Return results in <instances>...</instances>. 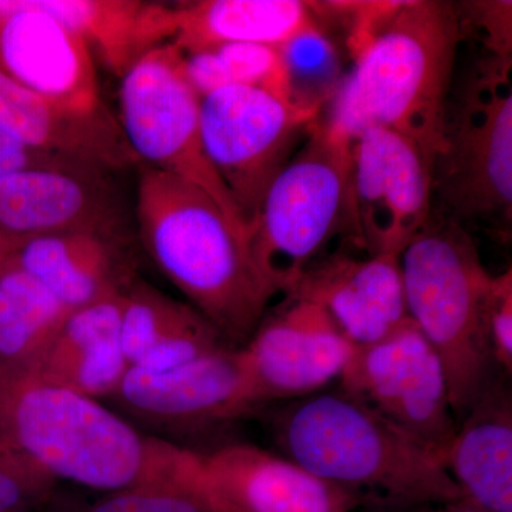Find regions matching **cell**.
Returning a JSON list of instances; mask_svg holds the SVG:
<instances>
[{"label": "cell", "mask_w": 512, "mask_h": 512, "mask_svg": "<svg viewBox=\"0 0 512 512\" xmlns=\"http://www.w3.org/2000/svg\"><path fill=\"white\" fill-rule=\"evenodd\" d=\"M268 417L282 456L362 505L410 512L463 500L439 453L339 387Z\"/></svg>", "instance_id": "obj_1"}, {"label": "cell", "mask_w": 512, "mask_h": 512, "mask_svg": "<svg viewBox=\"0 0 512 512\" xmlns=\"http://www.w3.org/2000/svg\"><path fill=\"white\" fill-rule=\"evenodd\" d=\"M136 215L161 274L227 345L242 348L278 295L256 265L247 229L197 185L148 167L138 178Z\"/></svg>", "instance_id": "obj_2"}, {"label": "cell", "mask_w": 512, "mask_h": 512, "mask_svg": "<svg viewBox=\"0 0 512 512\" xmlns=\"http://www.w3.org/2000/svg\"><path fill=\"white\" fill-rule=\"evenodd\" d=\"M463 39L454 3L402 2L340 80L323 123L349 141L367 128L392 130L433 170Z\"/></svg>", "instance_id": "obj_3"}, {"label": "cell", "mask_w": 512, "mask_h": 512, "mask_svg": "<svg viewBox=\"0 0 512 512\" xmlns=\"http://www.w3.org/2000/svg\"><path fill=\"white\" fill-rule=\"evenodd\" d=\"M0 439L57 484L100 493L157 477L177 453L106 403L47 382L30 367L0 365Z\"/></svg>", "instance_id": "obj_4"}, {"label": "cell", "mask_w": 512, "mask_h": 512, "mask_svg": "<svg viewBox=\"0 0 512 512\" xmlns=\"http://www.w3.org/2000/svg\"><path fill=\"white\" fill-rule=\"evenodd\" d=\"M400 265L407 315L443 363L458 424L495 379L487 336L494 275L468 229L434 210Z\"/></svg>", "instance_id": "obj_5"}, {"label": "cell", "mask_w": 512, "mask_h": 512, "mask_svg": "<svg viewBox=\"0 0 512 512\" xmlns=\"http://www.w3.org/2000/svg\"><path fill=\"white\" fill-rule=\"evenodd\" d=\"M350 144L316 120L266 192L249 244L259 271L276 293L291 291L339 235L360 247Z\"/></svg>", "instance_id": "obj_6"}, {"label": "cell", "mask_w": 512, "mask_h": 512, "mask_svg": "<svg viewBox=\"0 0 512 512\" xmlns=\"http://www.w3.org/2000/svg\"><path fill=\"white\" fill-rule=\"evenodd\" d=\"M512 57L488 55L448 101L431 170L433 205L467 228L510 232L512 221Z\"/></svg>", "instance_id": "obj_7"}, {"label": "cell", "mask_w": 512, "mask_h": 512, "mask_svg": "<svg viewBox=\"0 0 512 512\" xmlns=\"http://www.w3.org/2000/svg\"><path fill=\"white\" fill-rule=\"evenodd\" d=\"M106 403L146 436L185 450L265 409L242 349L231 346L168 372L130 367Z\"/></svg>", "instance_id": "obj_8"}, {"label": "cell", "mask_w": 512, "mask_h": 512, "mask_svg": "<svg viewBox=\"0 0 512 512\" xmlns=\"http://www.w3.org/2000/svg\"><path fill=\"white\" fill-rule=\"evenodd\" d=\"M200 106L184 76L183 52L173 43L151 50L121 77L119 124L136 160L197 185L247 229L205 154Z\"/></svg>", "instance_id": "obj_9"}, {"label": "cell", "mask_w": 512, "mask_h": 512, "mask_svg": "<svg viewBox=\"0 0 512 512\" xmlns=\"http://www.w3.org/2000/svg\"><path fill=\"white\" fill-rule=\"evenodd\" d=\"M319 114L265 90L238 84L201 99L202 146L248 232L269 187Z\"/></svg>", "instance_id": "obj_10"}, {"label": "cell", "mask_w": 512, "mask_h": 512, "mask_svg": "<svg viewBox=\"0 0 512 512\" xmlns=\"http://www.w3.org/2000/svg\"><path fill=\"white\" fill-rule=\"evenodd\" d=\"M338 387L443 460L457 421L443 363L412 320L379 342L357 346Z\"/></svg>", "instance_id": "obj_11"}, {"label": "cell", "mask_w": 512, "mask_h": 512, "mask_svg": "<svg viewBox=\"0 0 512 512\" xmlns=\"http://www.w3.org/2000/svg\"><path fill=\"white\" fill-rule=\"evenodd\" d=\"M350 153L360 247L402 255L433 212L429 164L409 138L379 127L353 138Z\"/></svg>", "instance_id": "obj_12"}, {"label": "cell", "mask_w": 512, "mask_h": 512, "mask_svg": "<svg viewBox=\"0 0 512 512\" xmlns=\"http://www.w3.org/2000/svg\"><path fill=\"white\" fill-rule=\"evenodd\" d=\"M356 346L325 309L285 295L242 346L262 403L292 402L339 382Z\"/></svg>", "instance_id": "obj_13"}, {"label": "cell", "mask_w": 512, "mask_h": 512, "mask_svg": "<svg viewBox=\"0 0 512 512\" xmlns=\"http://www.w3.org/2000/svg\"><path fill=\"white\" fill-rule=\"evenodd\" d=\"M194 481L210 512H356L355 495L249 443L194 451Z\"/></svg>", "instance_id": "obj_14"}, {"label": "cell", "mask_w": 512, "mask_h": 512, "mask_svg": "<svg viewBox=\"0 0 512 512\" xmlns=\"http://www.w3.org/2000/svg\"><path fill=\"white\" fill-rule=\"evenodd\" d=\"M0 72L64 109L107 111L89 47L32 0H0Z\"/></svg>", "instance_id": "obj_15"}, {"label": "cell", "mask_w": 512, "mask_h": 512, "mask_svg": "<svg viewBox=\"0 0 512 512\" xmlns=\"http://www.w3.org/2000/svg\"><path fill=\"white\" fill-rule=\"evenodd\" d=\"M107 173L87 167H39L0 177V232L28 241L62 232L123 235Z\"/></svg>", "instance_id": "obj_16"}, {"label": "cell", "mask_w": 512, "mask_h": 512, "mask_svg": "<svg viewBox=\"0 0 512 512\" xmlns=\"http://www.w3.org/2000/svg\"><path fill=\"white\" fill-rule=\"evenodd\" d=\"M286 295L325 309L356 348L379 342L409 320L400 255H322Z\"/></svg>", "instance_id": "obj_17"}, {"label": "cell", "mask_w": 512, "mask_h": 512, "mask_svg": "<svg viewBox=\"0 0 512 512\" xmlns=\"http://www.w3.org/2000/svg\"><path fill=\"white\" fill-rule=\"evenodd\" d=\"M0 127L37 153L114 173L137 163L109 111L64 109L0 72Z\"/></svg>", "instance_id": "obj_18"}, {"label": "cell", "mask_w": 512, "mask_h": 512, "mask_svg": "<svg viewBox=\"0 0 512 512\" xmlns=\"http://www.w3.org/2000/svg\"><path fill=\"white\" fill-rule=\"evenodd\" d=\"M16 268L35 278L70 311L126 292L137 279L124 235L76 231L23 241Z\"/></svg>", "instance_id": "obj_19"}, {"label": "cell", "mask_w": 512, "mask_h": 512, "mask_svg": "<svg viewBox=\"0 0 512 512\" xmlns=\"http://www.w3.org/2000/svg\"><path fill=\"white\" fill-rule=\"evenodd\" d=\"M443 464L463 500L491 512H512V403L493 380L457 424Z\"/></svg>", "instance_id": "obj_20"}, {"label": "cell", "mask_w": 512, "mask_h": 512, "mask_svg": "<svg viewBox=\"0 0 512 512\" xmlns=\"http://www.w3.org/2000/svg\"><path fill=\"white\" fill-rule=\"evenodd\" d=\"M126 292L70 313L45 355L32 367L37 375L106 403L130 370L120 342Z\"/></svg>", "instance_id": "obj_21"}, {"label": "cell", "mask_w": 512, "mask_h": 512, "mask_svg": "<svg viewBox=\"0 0 512 512\" xmlns=\"http://www.w3.org/2000/svg\"><path fill=\"white\" fill-rule=\"evenodd\" d=\"M120 342L131 369L163 373L229 346L191 305L141 279L124 295Z\"/></svg>", "instance_id": "obj_22"}, {"label": "cell", "mask_w": 512, "mask_h": 512, "mask_svg": "<svg viewBox=\"0 0 512 512\" xmlns=\"http://www.w3.org/2000/svg\"><path fill=\"white\" fill-rule=\"evenodd\" d=\"M86 43L114 76H124L151 50L173 42L177 10L143 0H32Z\"/></svg>", "instance_id": "obj_23"}, {"label": "cell", "mask_w": 512, "mask_h": 512, "mask_svg": "<svg viewBox=\"0 0 512 512\" xmlns=\"http://www.w3.org/2000/svg\"><path fill=\"white\" fill-rule=\"evenodd\" d=\"M173 45L181 52L228 43L281 47L320 25L311 3L301 0H201L175 6Z\"/></svg>", "instance_id": "obj_24"}, {"label": "cell", "mask_w": 512, "mask_h": 512, "mask_svg": "<svg viewBox=\"0 0 512 512\" xmlns=\"http://www.w3.org/2000/svg\"><path fill=\"white\" fill-rule=\"evenodd\" d=\"M72 311L35 278L13 268L0 275V365L35 367Z\"/></svg>", "instance_id": "obj_25"}, {"label": "cell", "mask_w": 512, "mask_h": 512, "mask_svg": "<svg viewBox=\"0 0 512 512\" xmlns=\"http://www.w3.org/2000/svg\"><path fill=\"white\" fill-rule=\"evenodd\" d=\"M52 512H210L194 481V451L178 447L163 473L151 480L103 493L96 500L57 487Z\"/></svg>", "instance_id": "obj_26"}, {"label": "cell", "mask_w": 512, "mask_h": 512, "mask_svg": "<svg viewBox=\"0 0 512 512\" xmlns=\"http://www.w3.org/2000/svg\"><path fill=\"white\" fill-rule=\"evenodd\" d=\"M288 76L291 100L303 109L322 110L340 83V57L322 26L299 33L279 47Z\"/></svg>", "instance_id": "obj_27"}, {"label": "cell", "mask_w": 512, "mask_h": 512, "mask_svg": "<svg viewBox=\"0 0 512 512\" xmlns=\"http://www.w3.org/2000/svg\"><path fill=\"white\" fill-rule=\"evenodd\" d=\"M214 49L224 64L229 83L255 87L292 101L279 47L256 43H228Z\"/></svg>", "instance_id": "obj_28"}, {"label": "cell", "mask_w": 512, "mask_h": 512, "mask_svg": "<svg viewBox=\"0 0 512 512\" xmlns=\"http://www.w3.org/2000/svg\"><path fill=\"white\" fill-rule=\"evenodd\" d=\"M57 484L33 461L0 439V512H32L45 507Z\"/></svg>", "instance_id": "obj_29"}, {"label": "cell", "mask_w": 512, "mask_h": 512, "mask_svg": "<svg viewBox=\"0 0 512 512\" xmlns=\"http://www.w3.org/2000/svg\"><path fill=\"white\" fill-rule=\"evenodd\" d=\"M456 8L464 35L468 29L476 30L488 55L511 59V2H464Z\"/></svg>", "instance_id": "obj_30"}, {"label": "cell", "mask_w": 512, "mask_h": 512, "mask_svg": "<svg viewBox=\"0 0 512 512\" xmlns=\"http://www.w3.org/2000/svg\"><path fill=\"white\" fill-rule=\"evenodd\" d=\"M487 336L495 369L512 373V271L495 275L487 311Z\"/></svg>", "instance_id": "obj_31"}, {"label": "cell", "mask_w": 512, "mask_h": 512, "mask_svg": "<svg viewBox=\"0 0 512 512\" xmlns=\"http://www.w3.org/2000/svg\"><path fill=\"white\" fill-rule=\"evenodd\" d=\"M183 72L191 89L200 99L231 84L215 49L183 52Z\"/></svg>", "instance_id": "obj_32"}, {"label": "cell", "mask_w": 512, "mask_h": 512, "mask_svg": "<svg viewBox=\"0 0 512 512\" xmlns=\"http://www.w3.org/2000/svg\"><path fill=\"white\" fill-rule=\"evenodd\" d=\"M72 165L84 167L72 161L30 150L0 127V177L15 171L28 170V168L72 167Z\"/></svg>", "instance_id": "obj_33"}, {"label": "cell", "mask_w": 512, "mask_h": 512, "mask_svg": "<svg viewBox=\"0 0 512 512\" xmlns=\"http://www.w3.org/2000/svg\"><path fill=\"white\" fill-rule=\"evenodd\" d=\"M22 242L18 239L6 237L0 232V275L15 266L16 252Z\"/></svg>", "instance_id": "obj_34"}, {"label": "cell", "mask_w": 512, "mask_h": 512, "mask_svg": "<svg viewBox=\"0 0 512 512\" xmlns=\"http://www.w3.org/2000/svg\"><path fill=\"white\" fill-rule=\"evenodd\" d=\"M410 512H491L478 507L473 503H468L466 500L456 501V503H448L441 505H434V507L420 508V510Z\"/></svg>", "instance_id": "obj_35"}, {"label": "cell", "mask_w": 512, "mask_h": 512, "mask_svg": "<svg viewBox=\"0 0 512 512\" xmlns=\"http://www.w3.org/2000/svg\"><path fill=\"white\" fill-rule=\"evenodd\" d=\"M32 512H52V511H50L49 508H47V504H46L45 507L39 508V510H35Z\"/></svg>", "instance_id": "obj_36"}]
</instances>
